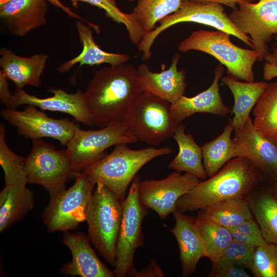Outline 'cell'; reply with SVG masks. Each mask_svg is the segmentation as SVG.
<instances>
[{"mask_svg": "<svg viewBox=\"0 0 277 277\" xmlns=\"http://www.w3.org/2000/svg\"><path fill=\"white\" fill-rule=\"evenodd\" d=\"M127 144L115 145L109 154L83 171L96 183L109 188L122 202L126 197L127 189L141 168L154 159L173 152L170 147L152 146L133 149Z\"/></svg>", "mask_w": 277, "mask_h": 277, "instance_id": "3", "label": "cell"}, {"mask_svg": "<svg viewBox=\"0 0 277 277\" xmlns=\"http://www.w3.org/2000/svg\"><path fill=\"white\" fill-rule=\"evenodd\" d=\"M234 131L236 157L246 158L267 175L277 176L276 143L255 129L250 117L242 129Z\"/></svg>", "mask_w": 277, "mask_h": 277, "instance_id": "15", "label": "cell"}, {"mask_svg": "<svg viewBox=\"0 0 277 277\" xmlns=\"http://www.w3.org/2000/svg\"><path fill=\"white\" fill-rule=\"evenodd\" d=\"M2 117L14 126L19 135L32 140L50 137L67 146L78 127L68 118L56 119L47 116L37 107L27 105L22 111L8 108L2 110Z\"/></svg>", "mask_w": 277, "mask_h": 277, "instance_id": "13", "label": "cell"}, {"mask_svg": "<svg viewBox=\"0 0 277 277\" xmlns=\"http://www.w3.org/2000/svg\"><path fill=\"white\" fill-rule=\"evenodd\" d=\"M182 0H138L132 13L144 32V35L156 27V24L175 12Z\"/></svg>", "mask_w": 277, "mask_h": 277, "instance_id": "31", "label": "cell"}, {"mask_svg": "<svg viewBox=\"0 0 277 277\" xmlns=\"http://www.w3.org/2000/svg\"><path fill=\"white\" fill-rule=\"evenodd\" d=\"M53 6L62 9L64 11L68 16L73 17L76 19H78L80 21H82L83 22L86 23L87 25L92 28L95 32L99 33L100 32V28L98 26L93 24L92 23L89 22L85 19L82 17L81 16L73 12L69 8L66 7L63 5L60 0H46Z\"/></svg>", "mask_w": 277, "mask_h": 277, "instance_id": "41", "label": "cell"}, {"mask_svg": "<svg viewBox=\"0 0 277 277\" xmlns=\"http://www.w3.org/2000/svg\"><path fill=\"white\" fill-rule=\"evenodd\" d=\"M238 5L229 17L241 32L250 35L252 49L259 53L258 61H265L269 52L268 44L277 34V0H259Z\"/></svg>", "mask_w": 277, "mask_h": 277, "instance_id": "12", "label": "cell"}, {"mask_svg": "<svg viewBox=\"0 0 277 277\" xmlns=\"http://www.w3.org/2000/svg\"><path fill=\"white\" fill-rule=\"evenodd\" d=\"M122 202L109 188L97 182L86 211L89 239L99 254L113 268Z\"/></svg>", "mask_w": 277, "mask_h": 277, "instance_id": "4", "label": "cell"}, {"mask_svg": "<svg viewBox=\"0 0 277 277\" xmlns=\"http://www.w3.org/2000/svg\"><path fill=\"white\" fill-rule=\"evenodd\" d=\"M255 249L253 246L233 240L219 259L212 263V267L236 265L249 269Z\"/></svg>", "mask_w": 277, "mask_h": 277, "instance_id": "36", "label": "cell"}, {"mask_svg": "<svg viewBox=\"0 0 277 277\" xmlns=\"http://www.w3.org/2000/svg\"><path fill=\"white\" fill-rule=\"evenodd\" d=\"M137 141L121 121L98 130H83L78 126L66 150L73 169L80 173L105 156L107 148L122 143H135Z\"/></svg>", "mask_w": 277, "mask_h": 277, "instance_id": "11", "label": "cell"}, {"mask_svg": "<svg viewBox=\"0 0 277 277\" xmlns=\"http://www.w3.org/2000/svg\"><path fill=\"white\" fill-rule=\"evenodd\" d=\"M135 0H129V1H130V2H132L133 1H134Z\"/></svg>", "mask_w": 277, "mask_h": 277, "instance_id": "46", "label": "cell"}, {"mask_svg": "<svg viewBox=\"0 0 277 277\" xmlns=\"http://www.w3.org/2000/svg\"><path fill=\"white\" fill-rule=\"evenodd\" d=\"M25 167L28 183L44 188L49 200L65 190L66 183L80 173L73 169L66 149H57L42 139L32 140Z\"/></svg>", "mask_w": 277, "mask_h": 277, "instance_id": "8", "label": "cell"}, {"mask_svg": "<svg viewBox=\"0 0 277 277\" xmlns=\"http://www.w3.org/2000/svg\"><path fill=\"white\" fill-rule=\"evenodd\" d=\"M76 27L83 50L76 57L61 65L57 68L60 73L69 71L77 63H79L80 66H93L102 64L117 65L124 64L130 58L129 54L110 53L102 50L94 41L92 28L88 25L77 21Z\"/></svg>", "mask_w": 277, "mask_h": 277, "instance_id": "23", "label": "cell"}, {"mask_svg": "<svg viewBox=\"0 0 277 277\" xmlns=\"http://www.w3.org/2000/svg\"><path fill=\"white\" fill-rule=\"evenodd\" d=\"M180 55L176 52L168 69L160 72L151 71L147 65L142 64L137 68L143 92L166 101L171 104L184 95L187 86L184 69H177Z\"/></svg>", "mask_w": 277, "mask_h": 277, "instance_id": "17", "label": "cell"}, {"mask_svg": "<svg viewBox=\"0 0 277 277\" xmlns=\"http://www.w3.org/2000/svg\"><path fill=\"white\" fill-rule=\"evenodd\" d=\"M172 136L179 149L176 156L169 163V168L192 174L200 179H206L207 175L203 163L202 147L195 142L191 134L185 132V126L182 123Z\"/></svg>", "mask_w": 277, "mask_h": 277, "instance_id": "26", "label": "cell"}, {"mask_svg": "<svg viewBox=\"0 0 277 277\" xmlns=\"http://www.w3.org/2000/svg\"><path fill=\"white\" fill-rule=\"evenodd\" d=\"M96 184L92 177L82 171L71 187L49 200L42 215L47 231H68L85 221Z\"/></svg>", "mask_w": 277, "mask_h": 277, "instance_id": "10", "label": "cell"}, {"mask_svg": "<svg viewBox=\"0 0 277 277\" xmlns=\"http://www.w3.org/2000/svg\"><path fill=\"white\" fill-rule=\"evenodd\" d=\"M6 130L0 125V165L4 172L5 185L26 186L28 183L25 167V158L14 153L8 146Z\"/></svg>", "mask_w": 277, "mask_h": 277, "instance_id": "33", "label": "cell"}, {"mask_svg": "<svg viewBox=\"0 0 277 277\" xmlns=\"http://www.w3.org/2000/svg\"><path fill=\"white\" fill-rule=\"evenodd\" d=\"M9 0H1V4L7 2Z\"/></svg>", "mask_w": 277, "mask_h": 277, "instance_id": "45", "label": "cell"}, {"mask_svg": "<svg viewBox=\"0 0 277 277\" xmlns=\"http://www.w3.org/2000/svg\"><path fill=\"white\" fill-rule=\"evenodd\" d=\"M209 276L212 277H250L244 268L236 265L212 267Z\"/></svg>", "mask_w": 277, "mask_h": 277, "instance_id": "38", "label": "cell"}, {"mask_svg": "<svg viewBox=\"0 0 277 277\" xmlns=\"http://www.w3.org/2000/svg\"><path fill=\"white\" fill-rule=\"evenodd\" d=\"M183 22L204 24L226 32L252 48L251 38L234 25L222 4L182 0L179 9L161 20L160 25L145 34L137 45L139 52L142 53V60L146 61L150 58L151 47L162 32L174 25Z\"/></svg>", "mask_w": 277, "mask_h": 277, "instance_id": "7", "label": "cell"}, {"mask_svg": "<svg viewBox=\"0 0 277 277\" xmlns=\"http://www.w3.org/2000/svg\"><path fill=\"white\" fill-rule=\"evenodd\" d=\"M249 205L265 241L277 244V200L270 192L265 193Z\"/></svg>", "mask_w": 277, "mask_h": 277, "instance_id": "32", "label": "cell"}, {"mask_svg": "<svg viewBox=\"0 0 277 277\" xmlns=\"http://www.w3.org/2000/svg\"><path fill=\"white\" fill-rule=\"evenodd\" d=\"M233 130L231 121L227 124L219 136L202 147L203 165L208 177L215 175L225 164L232 159L236 157L234 145L231 137Z\"/></svg>", "mask_w": 277, "mask_h": 277, "instance_id": "27", "label": "cell"}, {"mask_svg": "<svg viewBox=\"0 0 277 277\" xmlns=\"http://www.w3.org/2000/svg\"><path fill=\"white\" fill-rule=\"evenodd\" d=\"M247 200H229L204 209L198 214L229 229L235 228L244 221L252 218Z\"/></svg>", "mask_w": 277, "mask_h": 277, "instance_id": "29", "label": "cell"}, {"mask_svg": "<svg viewBox=\"0 0 277 277\" xmlns=\"http://www.w3.org/2000/svg\"><path fill=\"white\" fill-rule=\"evenodd\" d=\"M34 193L26 186L5 185L0 192V232L21 220L34 206Z\"/></svg>", "mask_w": 277, "mask_h": 277, "instance_id": "24", "label": "cell"}, {"mask_svg": "<svg viewBox=\"0 0 277 277\" xmlns=\"http://www.w3.org/2000/svg\"><path fill=\"white\" fill-rule=\"evenodd\" d=\"M270 193L273 196V197L277 200V183L273 186L271 189Z\"/></svg>", "mask_w": 277, "mask_h": 277, "instance_id": "44", "label": "cell"}, {"mask_svg": "<svg viewBox=\"0 0 277 277\" xmlns=\"http://www.w3.org/2000/svg\"><path fill=\"white\" fill-rule=\"evenodd\" d=\"M223 72V67L218 65L215 69L213 81L209 88L192 97L183 95L171 104V112L174 118L181 123L196 113L221 116L231 113V109L223 103L219 90V83Z\"/></svg>", "mask_w": 277, "mask_h": 277, "instance_id": "21", "label": "cell"}, {"mask_svg": "<svg viewBox=\"0 0 277 277\" xmlns=\"http://www.w3.org/2000/svg\"><path fill=\"white\" fill-rule=\"evenodd\" d=\"M62 243L69 249L72 260L61 268L64 275L81 277H113L114 274L101 261L91 247L88 235L82 232L66 231Z\"/></svg>", "mask_w": 277, "mask_h": 277, "instance_id": "18", "label": "cell"}, {"mask_svg": "<svg viewBox=\"0 0 277 277\" xmlns=\"http://www.w3.org/2000/svg\"><path fill=\"white\" fill-rule=\"evenodd\" d=\"M164 273L160 265L154 259L142 270L138 271L135 268L128 274L127 276L134 277H163Z\"/></svg>", "mask_w": 277, "mask_h": 277, "instance_id": "40", "label": "cell"}, {"mask_svg": "<svg viewBox=\"0 0 277 277\" xmlns=\"http://www.w3.org/2000/svg\"><path fill=\"white\" fill-rule=\"evenodd\" d=\"M205 257L216 262L233 240L230 229L198 214L196 216Z\"/></svg>", "mask_w": 277, "mask_h": 277, "instance_id": "30", "label": "cell"}, {"mask_svg": "<svg viewBox=\"0 0 277 277\" xmlns=\"http://www.w3.org/2000/svg\"><path fill=\"white\" fill-rule=\"evenodd\" d=\"M0 66L8 79L17 88L30 85L38 87L48 55L37 54L30 57L20 56L3 48L0 51Z\"/></svg>", "mask_w": 277, "mask_h": 277, "instance_id": "22", "label": "cell"}, {"mask_svg": "<svg viewBox=\"0 0 277 277\" xmlns=\"http://www.w3.org/2000/svg\"><path fill=\"white\" fill-rule=\"evenodd\" d=\"M142 92L137 69L132 65H110L97 71L84 92L93 125L101 128L122 121Z\"/></svg>", "mask_w": 277, "mask_h": 277, "instance_id": "1", "label": "cell"}, {"mask_svg": "<svg viewBox=\"0 0 277 277\" xmlns=\"http://www.w3.org/2000/svg\"><path fill=\"white\" fill-rule=\"evenodd\" d=\"M249 269L256 277H277V244L256 247Z\"/></svg>", "mask_w": 277, "mask_h": 277, "instance_id": "35", "label": "cell"}, {"mask_svg": "<svg viewBox=\"0 0 277 277\" xmlns=\"http://www.w3.org/2000/svg\"><path fill=\"white\" fill-rule=\"evenodd\" d=\"M46 0H9L1 4V23L6 31L23 36L46 23Z\"/></svg>", "mask_w": 277, "mask_h": 277, "instance_id": "19", "label": "cell"}, {"mask_svg": "<svg viewBox=\"0 0 277 277\" xmlns=\"http://www.w3.org/2000/svg\"><path fill=\"white\" fill-rule=\"evenodd\" d=\"M221 80L230 90L234 98L232 110L234 116L231 121L233 130L241 129L268 84L265 82H242L229 76H224Z\"/></svg>", "mask_w": 277, "mask_h": 277, "instance_id": "25", "label": "cell"}, {"mask_svg": "<svg viewBox=\"0 0 277 277\" xmlns=\"http://www.w3.org/2000/svg\"><path fill=\"white\" fill-rule=\"evenodd\" d=\"M253 125L262 135L277 141V82L268 84L253 110Z\"/></svg>", "mask_w": 277, "mask_h": 277, "instance_id": "28", "label": "cell"}, {"mask_svg": "<svg viewBox=\"0 0 277 277\" xmlns=\"http://www.w3.org/2000/svg\"><path fill=\"white\" fill-rule=\"evenodd\" d=\"M122 121L137 140L152 147L173 136L181 123L172 115L170 103L144 92L137 96Z\"/></svg>", "mask_w": 277, "mask_h": 277, "instance_id": "6", "label": "cell"}, {"mask_svg": "<svg viewBox=\"0 0 277 277\" xmlns=\"http://www.w3.org/2000/svg\"><path fill=\"white\" fill-rule=\"evenodd\" d=\"M173 213L175 223L170 231L179 246L182 275L189 276L195 271L199 260L205 257L202 240L196 216H188L177 209Z\"/></svg>", "mask_w": 277, "mask_h": 277, "instance_id": "20", "label": "cell"}, {"mask_svg": "<svg viewBox=\"0 0 277 277\" xmlns=\"http://www.w3.org/2000/svg\"><path fill=\"white\" fill-rule=\"evenodd\" d=\"M200 3H215L226 5L233 9L236 8V6L244 3H253L257 0H189Z\"/></svg>", "mask_w": 277, "mask_h": 277, "instance_id": "43", "label": "cell"}, {"mask_svg": "<svg viewBox=\"0 0 277 277\" xmlns=\"http://www.w3.org/2000/svg\"><path fill=\"white\" fill-rule=\"evenodd\" d=\"M273 46L265 60L266 62L264 66V77L265 80H270L277 76V34Z\"/></svg>", "mask_w": 277, "mask_h": 277, "instance_id": "39", "label": "cell"}, {"mask_svg": "<svg viewBox=\"0 0 277 277\" xmlns=\"http://www.w3.org/2000/svg\"><path fill=\"white\" fill-rule=\"evenodd\" d=\"M48 91L53 95L45 98L29 94L22 88H17L7 106L15 108L23 105L35 106L43 110L58 111L73 116L75 121L92 126L84 98V92L78 89L70 93L61 89L51 88Z\"/></svg>", "mask_w": 277, "mask_h": 277, "instance_id": "16", "label": "cell"}, {"mask_svg": "<svg viewBox=\"0 0 277 277\" xmlns=\"http://www.w3.org/2000/svg\"><path fill=\"white\" fill-rule=\"evenodd\" d=\"M262 171L249 160L236 157L208 180L200 181L177 201L176 209L202 210L233 199L247 200L262 180Z\"/></svg>", "mask_w": 277, "mask_h": 277, "instance_id": "2", "label": "cell"}, {"mask_svg": "<svg viewBox=\"0 0 277 277\" xmlns=\"http://www.w3.org/2000/svg\"><path fill=\"white\" fill-rule=\"evenodd\" d=\"M8 78L2 72L0 71V99L2 103L7 105L9 103L12 94H11L7 81Z\"/></svg>", "mask_w": 277, "mask_h": 277, "instance_id": "42", "label": "cell"}, {"mask_svg": "<svg viewBox=\"0 0 277 277\" xmlns=\"http://www.w3.org/2000/svg\"><path fill=\"white\" fill-rule=\"evenodd\" d=\"M140 180L137 174L122 202V218L116 244L115 265L112 271L114 276L125 277L135 269L133 261L135 251L144 244L142 225L148 209L139 200Z\"/></svg>", "mask_w": 277, "mask_h": 277, "instance_id": "9", "label": "cell"}, {"mask_svg": "<svg viewBox=\"0 0 277 277\" xmlns=\"http://www.w3.org/2000/svg\"><path fill=\"white\" fill-rule=\"evenodd\" d=\"M276 144H277V141H276Z\"/></svg>", "mask_w": 277, "mask_h": 277, "instance_id": "47", "label": "cell"}, {"mask_svg": "<svg viewBox=\"0 0 277 277\" xmlns=\"http://www.w3.org/2000/svg\"><path fill=\"white\" fill-rule=\"evenodd\" d=\"M229 33L217 30L193 31L179 45L182 52L196 50L207 53L227 68L228 76L247 82L254 81L253 65L259 58L255 50L242 48L235 45Z\"/></svg>", "mask_w": 277, "mask_h": 277, "instance_id": "5", "label": "cell"}, {"mask_svg": "<svg viewBox=\"0 0 277 277\" xmlns=\"http://www.w3.org/2000/svg\"><path fill=\"white\" fill-rule=\"evenodd\" d=\"M230 230L233 240L256 248L267 243L263 236L258 223L255 222L253 217Z\"/></svg>", "mask_w": 277, "mask_h": 277, "instance_id": "37", "label": "cell"}, {"mask_svg": "<svg viewBox=\"0 0 277 277\" xmlns=\"http://www.w3.org/2000/svg\"><path fill=\"white\" fill-rule=\"evenodd\" d=\"M74 7H77L78 2L87 3L104 10L106 15L118 24H123L128 32L130 41L137 45L144 36V32L131 12L126 13L118 8L116 0H69Z\"/></svg>", "mask_w": 277, "mask_h": 277, "instance_id": "34", "label": "cell"}, {"mask_svg": "<svg viewBox=\"0 0 277 277\" xmlns=\"http://www.w3.org/2000/svg\"><path fill=\"white\" fill-rule=\"evenodd\" d=\"M195 175L176 171L160 180H140L138 194L141 203L164 219L176 210L178 200L199 182Z\"/></svg>", "mask_w": 277, "mask_h": 277, "instance_id": "14", "label": "cell"}]
</instances>
